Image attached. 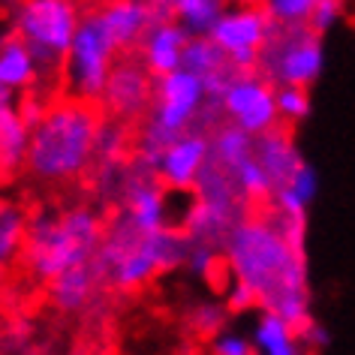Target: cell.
<instances>
[{"instance_id":"26","label":"cell","mask_w":355,"mask_h":355,"mask_svg":"<svg viewBox=\"0 0 355 355\" xmlns=\"http://www.w3.org/2000/svg\"><path fill=\"white\" fill-rule=\"evenodd\" d=\"M277 112L286 121H304L310 114V94L298 85H280L277 87Z\"/></svg>"},{"instance_id":"43","label":"cell","mask_w":355,"mask_h":355,"mask_svg":"<svg viewBox=\"0 0 355 355\" xmlns=\"http://www.w3.org/2000/svg\"><path fill=\"white\" fill-rule=\"evenodd\" d=\"M253 355H262V352H256V349H253Z\"/></svg>"},{"instance_id":"19","label":"cell","mask_w":355,"mask_h":355,"mask_svg":"<svg viewBox=\"0 0 355 355\" xmlns=\"http://www.w3.org/2000/svg\"><path fill=\"white\" fill-rule=\"evenodd\" d=\"M253 349L262 355H301V346L295 340V325L274 310L265 307V313L256 319L253 328Z\"/></svg>"},{"instance_id":"12","label":"cell","mask_w":355,"mask_h":355,"mask_svg":"<svg viewBox=\"0 0 355 355\" xmlns=\"http://www.w3.org/2000/svg\"><path fill=\"white\" fill-rule=\"evenodd\" d=\"M190 42V33L175 19H157L145 31L139 42V60L150 69V76H166L184 67V49Z\"/></svg>"},{"instance_id":"8","label":"cell","mask_w":355,"mask_h":355,"mask_svg":"<svg viewBox=\"0 0 355 355\" xmlns=\"http://www.w3.org/2000/svg\"><path fill=\"white\" fill-rule=\"evenodd\" d=\"M274 31V21L268 19L262 3H250V6H238L229 3L226 12L220 15V21L211 31V40L217 42V49L226 55V60L235 69H256L259 67V55L265 49Z\"/></svg>"},{"instance_id":"27","label":"cell","mask_w":355,"mask_h":355,"mask_svg":"<svg viewBox=\"0 0 355 355\" xmlns=\"http://www.w3.org/2000/svg\"><path fill=\"white\" fill-rule=\"evenodd\" d=\"M123 148H127V130L118 127V121H105L100 123V136H96V157L103 163H114Z\"/></svg>"},{"instance_id":"15","label":"cell","mask_w":355,"mask_h":355,"mask_svg":"<svg viewBox=\"0 0 355 355\" xmlns=\"http://www.w3.org/2000/svg\"><path fill=\"white\" fill-rule=\"evenodd\" d=\"M31 148V127L21 118L19 103L0 109V178L15 175L21 166H28Z\"/></svg>"},{"instance_id":"10","label":"cell","mask_w":355,"mask_h":355,"mask_svg":"<svg viewBox=\"0 0 355 355\" xmlns=\"http://www.w3.org/2000/svg\"><path fill=\"white\" fill-rule=\"evenodd\" d=\"M114 121H139L154 103V76L139 58H123L112 67L103 100Z\"/></svg>"},{"instance_id":"16","label":"cell","mask_w":355,"mask_h":355,"mask_svg":"<svg viewBox=\"0 0 355 355\" xmlns=\"http://www.w3.org/2000/svg\"><path fill=\"white\" fill-rule=\"evenodd\" d=\"M253 154L265 166V172L271 175L274 190L283 187V184L295 175V168L304 163L301 154L295 150V145H292V139L286 136V132H280V130H268V132H262V136H256V150Z\"/></svg>"},{"instance_id":"11","label":"cell","mask_w":355,"mask_h":355,"mask_svg":"<svg viewBox=\"0 0 355 355\" xmlns=\"http://www.w3.org/2000/svg\"><path fill=\"white\" fill-rule=\"evenodd\" d=\"M208 163H211V139L202 130H187L163 150L157 178L168 190H193L202 168Z\"/></svg>"},{"instance_id":"38","label":"cell","mask_w":355,"mask_h":355,"mask_svg":"<svg viewBox=\"0 0 355 355\" xmlns=\"http://www.w3.org/2000/svg\"><path fill=\"white\" fill-rule=\"evenodd\" d=\"M145 3L154 10L157 19H172V6H175V0H145Z\"/></svg>"},{"instance_id":"7","label":"cell","mask_w":355,"mask_h":355,"mask_svg":"<svg viewBox=\"0 0 355 355\" xmlns=\"http://www.w3.org/2000/svg\"><path fill=\"white\" fill-rule=\"evenodd\" d=\"M211 103L205 78L190 73L187 67L175 69V73L154 78V103H150V121L168 130L172 136L193 130L205 105Z\"/></svg>"},{"instance_id":"30","label":"cell","mask_w":355,"mask_h":355,"mask_svg":"<svg viewBox=\"0 0 355 355\" xmlns=\"http://www.w3.org/2000/svg\"><path fill=\"white\" fill-rule=\"evenodd\" d=\"M340 3L343 0H316V10H313V15H310V28H313L319 37L328 33L337 21H340V15H343Z\"/></svg>"},{"instance_id":"29","label":"cell","mask_w":355,"mask_h":355,"mask_svg":"<svg viewBox=\"0 0 355 355\" xmlns=\"http://www.w3.org/2000/svg\"><path fill=\"white\" fill-rule=\"evenodd\" d=\"M226 310H229V307H220L217 301L199 304V307L190 313V325H193V331L202 334V337L220 334V328H223V322H226Z\"/></svg>"},{"instance_id":"36","label":"cell","mask_w":355,"mask_h":355,"mask_svg":"<svg viewBox=\"0 0 355 355\" xmlns=\"http://www.w3.org/2000/svg\"><path fill=\"white\" fill-rule=\"evenodd\" d=\"M19 112H21V118L28 121V127L33 130L37 123L46 118V112H49V105L40 100V96H21V103H19Z\"/></svg>"},{"instance_id":"25","label":"cell","mask_w":355,"mask_h":355,"mask_svg":"<svg viewBox=\"0 0 355 355\" xmlns=\"http://www.w3.org/2000/svg\"><path fill=\"white\" fill-rule=\"evenodd\" d=\"M232 175H235V181H238V190H241L247 199H265L274 190L271 175L265 172V166L256 159V154L250 159H244V163L238 166Z\"/></svg>"},{"instance_id":"31","label":"cell","mask_w":355,"mask_h":355,"mask_svg":"<svg viewBox=\"0 0 355 355\" xmlns=\"http://www.w3.org/2000/svg\"><path fill=\"white\" fill-rule=\"evenodd\" d=\"M286 184H289V187L295 190L298 196H301V199H304L307 205H310V202L316 199V190H319V175H316V168H313V166L301 163V166L295 168V175H292Z\"/></svg>"},{"instance_id":"39","label":"cell","mask_w":355,"mask_h":355,"mask_svg":"<svg viewBox=\"0 0 355 355\" xmlns=\"http://www.w3.org/2000/svg\"><path fill=\"white\" fill-rule=\"evenodd\" d=\"M12 103H15V94L10 91V87L0 85V109H3V105H12Z\"/></svg>"},{"instance_id":"41","label":"cell","mask_w":355,"mask_h":355,"mask_svg":"<svg viewBox=\"0 0 355 355\" xmlns=\"http://www.w3.org/2000/svg\"><path fill=\"white\" fill-rule=\"evenodd\" d=\"M19 0H0V6H15Z\"/></svg>"},{"instance_id":"24","label":"cell","mask_w":355,"mask_h":355,"mask_svg":"<svg viewBox=\"0 0 355 355\" xmlns=\"http://www.w3.org/2000/svg\"><path fill=\"white\" fill-rule=\"evenodd\" d=\"M262 6L268 19L280 28H301V24H310L316 0H262Z\"/></svg>"},{"instance_id":"6","label":"cell","mask_w":355,"mask_h":355,"mask_svg":"<svg viewBox=\"0 0 355 355\" xmlns=\"http://www.w3.org/2000/svg\"><path fill=\"white\" fill-rule=\"evenodd\" d=\"M259 69L271 85H298L310 87L325 69L322 37L310 28H280L274 24L268 42L259 55Z\"/></svg>"},{"instance_id":"3","label":"cell","mask_w":355,"mask_h":355,"mask_svg":"<svg viewBox=\"0 0 355 355\" xmlns=\"http://www.w3.org/2000/svg\"><path fill=\"white\" fill-rule=\"evenodd\" d=\"M100 241H103V229L94 211L73 208L67 214H60L58 220L46 214L33 217L28 226L24 253H28L33 277L49 283L58 274L76 268V265L91 262Z\"/></svg>"},{"instance_id":"33","label":"cell","mask_w":355,"mask_h":355,"mask_svg":"<svg viewBox=\"0 0 355 355\" xmlns=\"http://www.w3.org/2000/svg\"><path fill=\"white\" fill-rule=\"evenodd\" d=\"M274 205H277V214H283V217H298V220H304L307 202L301 199L298 193L289 187V184H283V187L274 190Z\"/></svg>"},{"instance_id":"35","label":"cell","mask_w":355,"mask_h":355,"mask_svg":"<svg viewBox=\"0 0 355 355\" xmlns=\"http://www.w3.org/2000/svg\"><path fill=\"white\" fill-rule=\"evenodd\" d=\"M283 232V238L295 247V250H304V220H298V217H277V223H274Z\"/></svg>"},{"instance_id":"13","label":"cell","mask_w":355,"mask_h":355,"mask_svg":"<svg viewBox=\"0 0 355 355\" xmlns=\"http://www.w3.org/2000/svg\"><path fill=\"white\" fill-rule=\"evenodd\" d=\"M100 15H103V21L109 24L112 37L118 40L121 51L139 49L145 31L157 21L154 10H150L145 0H109L105 6H100Z\"/></svg>"},{"instance_id":"22","label":"cell","mask_w":355,"mask_h":355,"mask_svg":"<svg viewBox=\"0 0 355 355\" xmlns=\"http://www.w3.org/2000/svg\"><path fill=\"white\" fill-rule=\"evenodd\" d=\"M28 217L15 202L0 199V268L10 265L24 250L28 241Z\"/></svg>"},{"instance_id":"20","label":"cell","mask_w":355,"mask_h":355,"mask_svg":"<svg viewBox=\"0 0 355 355\" xmlns=\"http://www.w3.org/2000/svg\"><path fill=\"white\" fill-rule=\"evenodd\" d=\"M256 136H250L247 130H241L238 123L229 121L226 127H220L214 132V139H211V159H217L223 168H229V172H235L238 166L244 163V159L253 157L256 150Z\"/></svg>"},{"instance_id":"42","label":"cell","mask_w":355,"mask_h":355,"mask_svg":"<svg viewBox=\"0 0 355 355\" xmlns=\"http://www.w3.org/2000/svg\"><path fill=\"white\" fill-rule=\"evenodd\" d=\"M6 40H10V37H6L3 31H0V49H3V42H6Z\"/></svg>"},{"instance_id":"14","label":"cell","mask_w":355,"mask_h":355,"mask_svg":"<svg viewBox=\"0 0 355 355\" xmlns=\"http://www.w3.org/2000/svg\"><path fill=\"white\" fill-rule=\"evenodd\" d=\"M127 214L136 223L139 232H159L168 226V193L157 187L154 181H139L130 178L127 184Z\"/></svg>"},{"instance_id":"32","label":"cell","mask_w":355,"mask_h":355,"mask_svg":"<svg viewBox=\"0 0 355 355\" xmlns=\"http://www.w3.org/2000/svg\"><path fill=\"white\" fill-rule=\"evenodd\" d=\"M256 304H259V295H256V289L250 286V283L238 280L226 289V307L235 310V313H244V310H253Z\"/></svg>"},{"instance_id":"18","label":"cell","mask_w":355,"mask_h":355,"mask_svg":"<svg viewBox=\"0 0 355 355\" xmlns=\"http://www.w3.org/2000/svg\"><path fill=\"white\" fill-rule=\"evenodd\" d=\"M96 277H100V274L94 271L91 262L76 265V268L58 274L55 280H49L51 304H55L58 310H64V313H76V310H82L94 295V280Z\"/></svg>"},{"instance_id":"9","label":"cell","mask_w":355,"mask_h":355,"mask_svg":"<svg viewBox=\"0 0 355 355\" xmlns=\"http://www.w3.org/2000/svg\"><path fill=\"white\" fill-rule=\"evenodd\" d=\"M220 112L250 136H262V132L277 127L280 121L277 87L253 69H247V73L238 69L232 82L226 85L223 96H220Z\"/></svg>"},{"instance_id":"34","label":"cell","mask_w":355,"mask_h":355,"mask_svg":"<svg viewBox=\"0 0 355 355\" xmlns=\"http://www.w3.org/2000/svg\"><path fill=\"white\" fill-rule=\"evenodd\" d=\"M211 352L214 355H253V343L241 334H232V331H220L211 343Z\"/></svg>"},{"instance_id":"4","label":"cell","mask_w":355,"mask_h":355,"mask_svg":"<svg viewBox=\"0 0 355 355\" xmlns=\"http://www.w3.org/2000/svg\"><path fill=\"white\" fill-rule=\"evenodd\" d=\"M78 24L82 12L76 0H19L12 10L15 37L28 42L42 69L64 67Z\"/></svg>"},{"instance_id":"40","label":"cell","mask_w":355,"mask_h":355,"mask_svg":"<svg viewBox=\"0 0 355 355\" xmlns=\"http://www.w3.org/2000/svg\"><path fill=\"white\" fill-rule=\"evenodd\" d=\"M226 3H238V6H250V3H262V0H226Z\"/></svg>"},{"instance_id":"17","label":"cell","mask_w":355,"mask_h":355,"mask_svg":"<svg viewBox=\"0 0 355 355\" xmlns=\"http://www.w3.org/2000/svg\"><path fill=\"white\" fill-rule=\"evenodd\" d=\"M42 73L37 55L28 49V42L21 37H12L3 42L0 49V85L10 87L12 94L19 91H28V87L37 82V76Z\"/></svg>"},{"instance_id":"21","label":"cell","mask_w":355,"mask_h":355,"mask_svg":"<svg viewBox=\"0 0 355 355\" xmlns=\"http://www.w3.org/2000/svg\"><path fill=\"white\" fill-rule=\"evenodd\" d=\"M226 0H175L172 19L181 24L190 37H211L220 15L226 12Z\"/></svg>"},{"instance_id":"1","label":"cell","mask_w":355,"mask_h":355,"mask_svg":"<svg viewBox=\"0 0 355 355\" xmlns=\"http://www.w3.org/2000/svg\"><path fill=\"white\" fill-rule=\"evenodd\" d=\"M226 265L238 280L250 283L265 307L286 292L307 289L304 253L295 250L268 220H244L226 235Z\"/></svg>"},{"instance_id":"28","label":"cell","mask_w":355,"mask_h":355,"mask_svg":"<svg viewBox=\"0 0 355 355\" xmlns=\"http://www.w3.org/2000/svg\"><path fill=\"white\" fill-rule=\"evenodd\" d=\"M187 268L196 274V277H202V280H214L217 274H220V268H223V262H220L214 244L193 241L190 256H187Z\"/></svg>"},{"instance_id":"2","label":"cell","mask_w":355,"mask_h":355,"mask_svg":"<svg viewBox=\"0 0 355 355\" xmlns=\"http://www.w3.org/2000/svg\"><path fill=\"white\" fill-rule=\"evenodd\" d=\"M100 114L85 100H64L49 105L46 118L31 130L28 172L40 181H69L82 175L96 157Z\"/></svg>"},{"instance_id":"23","label":"cell","mask_w":355,"mask_h":355,"mask_svg":"<svg viewBox=\"0 0 355 355\" xmlns=\"http://www.w3.org/2000/svg\"><path fill=\"white\" fill-rule=\"evenodd\" d=\"M184 67H187L190 73L208 78V76L220 73L223 67H229V60L211 37H190L187 49H184Z\"/></svg>"},{"instance_id":"37","label":"cell","mask_w":355,"mask_h":355,"mask_svg":"<svg viewBox=\"0 0 355 355\" xmlns=\"http://www.w3.org/2000/svg\"><path fill=\"white\" fill-rule=\"evenodd\" d=\"M301 331H304V340H310V343H316V346H322V343H328V331L322 325H313V322H307L304 328H301Z\"/></svg>"},{"instance_id":"5","label":"cell","mask_w":355,"mask_h":355,"mask_svg":"<svg viewBox=\"0 0 355 355\" xmlns=\"http://www.w3.org/2000/svg\"><path fill=\"white\" fill-rule=\"evenodd\" d=\"M118 40L112 37L109 24L103 21L100 10L82 15L69 55L64 60V85L69 96L85 103L103 100L105 82L112 76V67L118 64Z\"/></svg>"}]
</instances>
